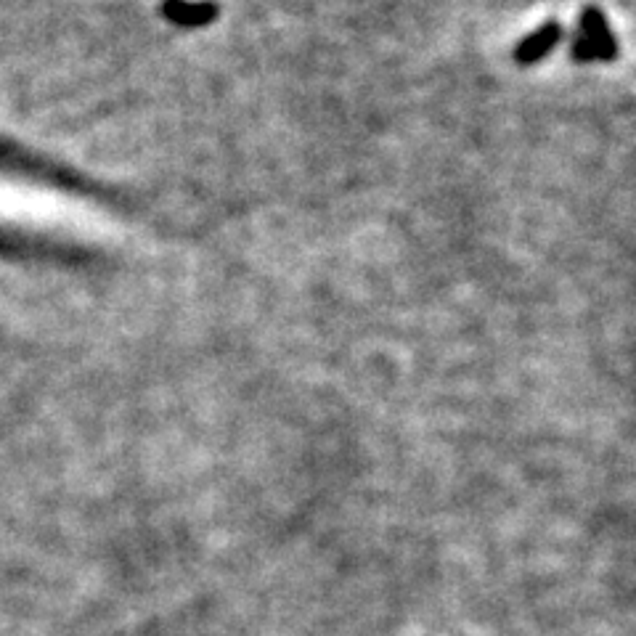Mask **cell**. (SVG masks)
Returning a JSON list of instances; mask_svg holds the SVG:
<instances>
[{"mask_svg": "<svg viewBox=\"0 0 636 636\" xmlns=\"http://www.w3.org/2000/svg\"><path fill=\"white\" fill-rule=\"evenodd\" d=\"M581 30H583L581 38L589 43L591 51H594V56H597V59L610 61L618 56V46H615L613 32H610V27H607L605 14H602L599 8L589 6L586 11H583Z\"/></svg>", "mask_w": 636, "mask_h": 636, "instance_id": "1", "label": "cell"}, {"mask_svg": "<svg viewBox=\"0 0 636 636\" xmlns=\"http://www.w3.org/2000/svg\"><path fill=\"white\" fill-rule=\"evenodd\" d=\"M162 14L170 19V22L181 24V27H199V24L212 22L218 16V3L212 0H165L162 3Z\"/></svg>", "mask_w": 636, "mask_h": 636, "instance_id": "2", "label": "cell"}, {"mask_svg": "<svg viewBox=\"0 0 636 636\" xmlns=\"http://www.w3.org/2000/svg\"><path fill=\"white\" fill-rule=\"evenodd\" d=\"M560 38H562L560 22H554L552 19V22L541 24L533 35L523 38V43L517 46L515 59L520 61V64H536L538 59H544L546 53L560 43Z\"/></svg>", "mask_w": 636, "mask_h": 636, "instance_id": "3", "label": "cell"}]
</instances>
